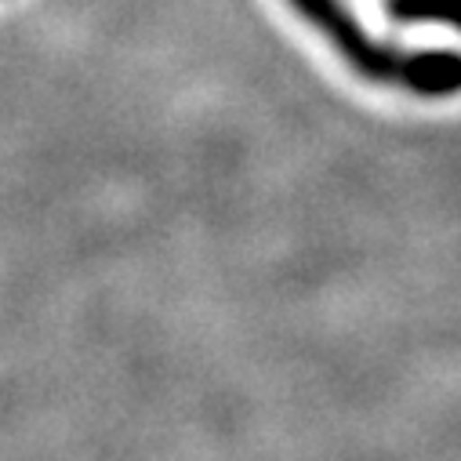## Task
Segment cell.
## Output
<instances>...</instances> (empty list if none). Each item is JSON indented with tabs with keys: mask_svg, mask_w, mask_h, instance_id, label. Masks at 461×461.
<instances>
[{
	"mask_svg": "<svg viewBox=\"0 0 461 461\" xmlns=\"http://www.w3.org/2000/svg\"><path fill=\"white\" fill-rule=\"evenodd\" d=\"M287 5L316 33H323L334 44V51L367 80L400 84L418 95H457L461 91L457 51H396L389 44H375L341 0H287Z\"/></svg>",
	"mask_w": 461,
	"mask_h": 461,
	"instance_id": "6da1fadb",
	"label": "cell"
},
{
	"mask_svg": "<svg viewBox=\"0 0 461 461\" xmlns=\"http://www.w3.org/2000/svg\"><path fill=\"white\" fill-rule=\"evenodd\" d=\"M396 23H447L461 30V0H389Z\"/></svg>",
	"mask_w": 461,
	"mask_h": 461,
	"instance_id": "7a4b0ae2",
	"label": "cell"
}]
</instances>
